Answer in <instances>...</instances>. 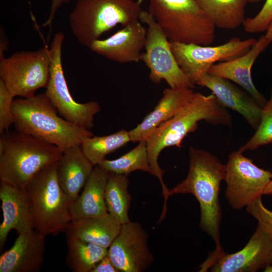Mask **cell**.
I'll list each match as a JSON object with an SVG mask.
<instances>
[{"label":"cell","instance_id":"cell-16","mask_svg":"<svg viewBox=\"0 0 272 272\" xmlns=\"http://www.w3.org/2000/svg\"><path fill=\"white\" fill-rule=\"evenodd\" d=\"M196 85L210 89L222 105L240 114L253 129H257L262 108L246 91L230 80L208 73L202 76Z\"/></svg>","mask_w":272,"mask_h":272},{"label":"cell","instance_id":"cell-36","mask_svg":"<svg viewBox=\"0 0 272 272\" xmlns=\"http://www.w3.org/2000/svg\"><path fill=\"white\" fill-rule=\"evenodd\" d=\"M264 37L270 43L272 42V23L267 29Z\"/></svg>","mask_w":272,"mask_h":272},{"label":"cell","instance_id":"cell-2","mask_svg":"<svg viewBox=\"0 0 272 272\" xmlns=\"http://www.w3.org/2000/svg\"><path fill=\"white\" fill-rule=\"evenodd\" d=\"M205 120L213 125L230 126V114L212 93L205 95L194 92L190 101L172 118L162 123L147 141L150 166L161 183L162 194L168 189L163 180L164 170L158 162L161 151L166 147L180 148L183 139L198 128V122Z\"/></svg>","mask_w":272,"mask_h":272},{"label":"cell","instance_id":"cell-17","mask_svg":"<svg viewBox=\"0 0 272 272\" xmlns=\"http://www.w3.org/2000/svg\"><path fill=\"white\" fill-rule=\"evenodd\" d=\"M45 237L36 230L18 234L0 256V272H36L44 259Z\"/></svg>","mask_w":272,"mask_h":272},{"label":"cell","instance_id":"cell-8","mask_svg":"<svg viewBox=\"0 0 272 272\" xmlns=\"http://www.w3.org/2000/svg\"><path fill=\"white\" fill-rule=\"evenodd\" d=\"M0 58V79L14 97H31L38 89L47 87L51 62L47 47Z\"/></svg>","mask_w":272,"mask_h":272},{"label":"cell","instance_id":"cell-7","mask_svg":"<svg viewBox=\"0 0 272 272\" xmlns=\"http://www.w3.org/2000/svg\"><path fill=\"white\" fill-rule=\"evenodd\" d=\"M57 165V162L44 168L25 189L31 205L34 228L45 236L66 231L72 221L73 201L60 186Z\"/></svg>","mask_w":272,"mask_h":272},{"label":"cell","instance_id":"cell-22","mask_svg":"<svg viewBox=\"0 0 272 272\" xmlns=\"http://www.w3.org/2000/svg\"><path fill=\"white\" fill-rule=\"evenodd\" d=\"M110 172L95 165L82 193L71 206L72 221L108 213L105 190Z\"/></svg>","mask_w":272,"mask_h":272},{"label":"cell","instance_id":"cell-34","mask_svg":"<svg viewBox=\"0 0 272 272\" xmlns=\"http://www.w3.org/2000/svg\"><path fill=\"white\" fill-rule=\"evenodd\" d=\"M71 0H52L50 11L48 19L41 27L51 26L52 21L57 10L64 4L68 3Z\"/></svg>","mask_w":272,"mask_h":272},{"label":"cell","instance_id":"cell-5","mask_svg":"<svg viewBox=\"0 0 272 272\" xmlns=\"http://www.w3.org/2000/svg\"><path fill=\"white\" fill-rule=\"evenodd\" d=\"M142 11L134 0H78L70 14L69 25L78 42L89 48L117 25L124 27L139 20Z\"/></svg>","mask_w":272,"mask_h":272},{"label":"cell","instance_id":"cell-24","mask_svg":"<svg viewBox=\"0 0 272 272\" xmlns=\"http://www.w3.org/2000/svg\"><path fill=\"white\" fill-rule=\"evenodd\" d=\"M206 16L219 28L232 30L243 25L247 0H195Z\"/></svg>","mask_w":272,"mask_h":272},{"label":"cell","instance_id":"cell-15","mask_svg":"<svg viewBox=\"0 0 272 272\" xmlns=\"http://www.w3.org/2000/svg\"><path fill=\"white\" fill-rule=\"evenodd\" d=\"M147 31L141 22L136 20L105 39L94 41L89 48L107 59L119 63H138L145 46Z\"/></svg>","mask_w":272,"mask_h":272},{"label":"cell","instance_id":"cell-13","mask_svg":"<svg viewBox=\"0 0 272 272\" xmlns=\"http://www.w3.org/2000/svg\"><path fill=\"white\" fill-rule=\"evenodd\" d=\"M272 235L258 224L247 244L240 251L227 254L213 251L199 271L254 272L265 268L268 261Z\"/></svg>","mask_w":272,"mask_h":272},{"label":"cell","instance_id":"cell-21","mask_svg":"<svg viewBox=\"0 0 272 272\" xmlns=\"http://www.w3.org/2000/svg\"><path fill=\"white\" fill-rule=\"evenodd\" d=\"M81 146L65 150L57 162L56 175L62 190L73 201L84 188L94 167Z\"/></svg>","mask_w":272,"mask_h":272},{"label":"cell","instance_id":"cell-35","mask_svg":"<svg viewBox=\"0 0 272 272\" xmlns=\"http://www.w3.org/2000/svg\"><path fill=\"white\" fill-rule=\"evenodd\" d=\"M264 271L272 272V240L270 244L268 261L264 268Z\"/></svg>","mask_w":272,"mask_h":272},{"label":"cell","instance_id":"cell-32","mask_svg":"<svg viewBox=\"0 0 272 272\" xmlns=\"http://www.w3.org/2000/svg\"><path fill=\"white\" fill-rule=\"evenodd\" d=\"M247 211L258 221V224L272 235V212L263 205L261 196L246 207Z\"/></svg>","mask_w":272,"mask_h":272},{"label":"cell","instance_id":"cell-20","mask_svg":"<svg viewBox=\"0 0 272 272\" xmlns=\"http://www.w3.org/2000/svg\"><path fill=\"white\" fill-rule=\"evenodd\" d=\"M194 93L191 88L165 89L153 110L128 131L130 141L147 142L158 126L172 118L190 101Z\"/></svg>","mask_w":272,"mask_h":272},{"label":"cell","instance_id":"cell-25","mask_svg":"<svg viewBox=\"0 0 272 272\" xmlns=\"http://www.w3.org/2000/svg\"><path fill=\"white\" fill-rule=\"evenodd\" d=\"M65 263L74 272H91L107 255L108 249L66 234Z\"/></svg>","mask_w":272,"mask_h":272},{"label":"cell","instance_id":"cell-10","mask_svg":"<svg viewBox=\"0 0 272 272\" xmlns=\"http://www.w3.org/2000/svg\"><path fill=\"white\" fill-rule=\"evenodd\" d=\"M64 35L56 34L51 44V62L48 84L44 93L59 115L65 120L90 129L94 125V116L100 110L98 103L92 101L77 102L72 97L64 76L61 49Z\"/></svg>","mask_w":272,"mask_h":272},{"label":"cell","instance_id":"cell-14","mask_svg":"<svg viewBox=\"0 0 272 272\" xmlns=\"http://www.w3.org/2000/svg\"><path fill=\"white\" fill-rule=\"evenodd\" d=\"M148 239L140 223L129 221L122 225L108 248L107 256L120 272L144 271L154 261Z\"/></svg>","mask_w":272,"mask_h":272},{"label":"cell","instance_id":"cell-12","mask_svg":"<svg viewBox=\"0 0 272 272\" xmlns=\"http://www.w3.org/2000/svg\"><path fill=\"white\" fill-rule=\"evenodd\" d=\"M226 166L225 196L231 207L240 210L263 194L272 172L256 166L238 150L231 153Z\"/></svg>","mask_w":272,"mask_h":272},{"label":"cell","instance_id":"cell-31","mask_svg":"<svg viewBox=\"0 0 272 272\" xmlns=\"http://www.w3.org/2000/svg\"><path fill=\"white\" fill-rule=\"evenodd\" d=\"M14 96L10 92L3 81L0 79V132L8 131L10 126L15 123L13 112Z\"/></svg>","mask_w":272,"mask_h":272},{"label":"cell","instance_id":"cell-4","mask_svg":"<svg viewBox=\"0 0 272 272\" xmlns=\"http://www.w3.org/2000/svg\"><path fill=\"white\" fill-rule=\"evenodd\" d=\"M12 108L17 130L52 144L62 152L93 136L89 129L59 116L45 93L14 99Z\"/></svg>","mask_w":272,"mask_h":272},{"label":"cell","instance_id":"cell-3","mask_svg":"<svg viewBox=\"0 0 272 272\" xmlns=\"http://www.w3.org/2000/svg\"><path fill=\"white\" fill-rule=\"evenodd\" d=\"M62 151L31 135L6 131L0 138L1 182L25 191L42 170L58 161Z\"/></svg>","mask_w":272,"mask_h":272},{"label":"cell","instance_id":"cell-37","mask_svg":"<svg viewBox=\"0 0 272 272\" xmlns=\"http://www.w3.org/2000/svg\"><path fill=\"white\" fill-rule=\"evenodd\" d=\"M263 194H272V180L265 188L263 192Z\"/></svg>","mask_w":272,"mask_h":272},{"label":"cell","instance_id":"cell-1","mask_svg":"<svg viewBox=\"0 0 272 272\" xmlns=\"http://www.w3.org/2000/svg\"><path fill=\"white\" fill-rule=\"evenodd\" d=\"M189 167L186 177L172 189H168L159 222L167 212V201L175 194H193L200 209L199 227L216 243L214 251L223 250L220 244V225L222 210L219 200L220 184L224 180L226 166L210 152L192 147L189 150Z\"/></svg>","mask_w":272,"mask_h":272},{"label":"cell","instance_id":"cell-29","mask_svg":"<svg viewBox=\"0 0 272 272\" xmlns=\"http://www.w3.org/2000/svg\"><path fill=\"white\" fill-rule=\"evenodd\" d=\"M250 140L239 150H254L272 143V88L270 97L262 108L259 124Z\"/></svg>","mask_w":272,"mask_h":272},{"label":"cell","instance_id":"cell-6","mask_svg":"<svg viewBox=\"0 0 272 272\" xmlns=\"http://www.w3.org/2000/svg\"><path fill=\"white\" fill-rule=\"evenodd\" d=\"M170 42L209 45L215 26L195 0H149L148 11Z\"/></svg>","mask_w":272,"mask_h":272},{"label":"cell","instance_id":"cell-28","mask_svg":"<svg viewBox=\"0 0 272 272\" xmlns=\"http://www.w3.org/2000/svg\"><path fill=\"white\" fill-rule=\"evenodd\" d=\"M130 141L128 131L122 129L113 134L84 139L81 147L86 157L94 166L99 165L105 157Z\"/></svg>","mask_w":272,"mask_h":272},{"label":"cell","instance_id":"cell-38","mask_svg":"<svg viewBox=\"0 0 272 272\" xmlns=\"http://www.w3.org/2000/svg\"><path fill=\"white\" fill-rule=\"evenodd\" d=\"M261 0H247L248 2L250 3H255L260 2Z\"/></svg>","mask_w":272,"mask_h":272},{"label":"cell","instance_id":"cell-33","mask_svg":"<svg viewBox=\"0 0 272 272\" xmlns=\"http://www.w3.org/2000/svg\"><path fill=\"white\" fill-rule=\"evenodd\" d=\"M91 272H120L107 256H105Z\"/></svg>","mask_w":272,"mask_h":272},{"label":"cell","instance_id":"cell-39","mask_svg":"<svg viewBox=\"0 0 272 272\" xmlns=\"http://www.w3.org/2000/svg\"><path fill=\"white\" fill-rule=\"evenodd\" d=\"M144 0H137L138 2L140 4H142V2L144 1Z\"/></svg>","mask_w":272,"mask_h":272},{"label":"cell","instance_id":"cell-27","mask_svg":"<svg viewBox=\"0 0 272 272\" xmlns=\"http://www.w3.org/2000/svg\"><path fill=\"white\" fill-rule=\"evenodd\" d=\"M111 173L127 176L130 173L142 170L154 175L148 158L147 142H139L134 149L114 160H104L99 165Z\"/></svg>","mask_w":272,"mask_h":272},{"label":"cell","instance_id":"cell-30","mask_svg":"<svg viewBox=\"0 0 272 272\" xmlns=\"http://www.w3.org/2000/svg\"><path fill=\"white\" fill-rule=\"evenodd\" d=\"M272 23V0H265L262 8L254 17L244 20L243 26L245 32L256 33L266 31Z\"/></svg>","mask_w":272,"mask_h":272},{"label":"cell","instance_id":"cell-23","mask_svg":"<svg viewBox=\"0 0 272 272\" xmlns=\"http://www.w3.org/2000/svg\"><path fill=\"white\" fill-rule=\"evenodd\" d=\"M121 226L107 213L73 220L65 232L83 241L108 249L118 235Z\"/></svg>","mask_w":272,"mask_h":272},{"label":"cell","instance_id":"cell-19","mask_svg":"<svg viewBox=\"0 0 272 272\" xmlns=\"http://www.w3.org/2000/svg\"><path fill=\"white\" fill-rule=\"evenodd\" d=\"M269 44L263 35L246 53L234 59L213 64L208 73L238 84L263 108L267 100L255 87L251 77V69L257 58Z\"/></svg>","mask_w":272,"mask_h":272},{"label":"cell","instance_id":"cell-9","mask_svg":"<svg viewBox=\"0 0 272 272\" xmlns=\"http://www.w3.org/2000/svg\"><path fill=\"white\" fill-rule=\"evenodd\" d=\"M139 20L148 26L145 48L141 61L150 70L149 78L156 84L164 80L171 88H191L194 85L178 65L169 40L153 16L143 10Z\"/></svg>","mask_w":272,"mask_h":272},{"label":"cell","instance_id":"cell-18","mask_svg":"<svg viewBox=\"0 0 272 272\" xmlns=\"http://www.w3.org/2000/svg\"><path fill=\"white\" fill-rule=\"evenodd\" d=\"M0 199L3 220L0 225V248L3 249L9 232L18 234L31 231L34 225L29 198L25 192L1 182Z\"/></svg>","mask_w":272,"mask_h":272},{"label":"cell","instance_id":"cell-11","mask_svg":"<svg viewBox=\"0 0 272 272\" xmlns=\"http://www.w3.org/2000/svg\"><path fill=\"white\" fill-rule=\"evenodd\" d=\"M257 40L232 38L217 46L170 42L176 60L182 72L194 86L215 63L230 60L248 51Z\"/></svg>","mask_w":272,"mask_h":272},{"label":"cell","instance_id":"cell-26","mask_svg":"<svg viewBox=\"0 0 272 272\" xmlns=\"http://www.w3.org/2000/svg\"><path fill=\"white\" fill-rule=\"evenodd\" d=\"M126 175L111 173L105 190V201L108 213L121 225L129 221L128 211L131 196L128 192Z\"/></svg>","mask_w":272,"mask_h":272}]
</instances>
